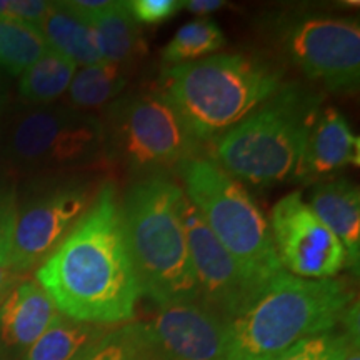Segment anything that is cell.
Listing matches in <instances>:
<instances>
[{
	"label": "cell",
	"mask_w": 360,
	"mask_h": 360,
	"mask_svg": "<svg viewBox=\"0 0 360 360\" xmlns=\"http://www.w3.org/2000/svg\"><path fill=\"white\" fill-rule=\"evenodd\" d=\"M267 220L278 262L290 276L323 281L335 278L347 269L344 245L314 214L300 192L283 195Z\"/></svg>",
	"instance_id": "12"
},
{
	"label": "cell",
	"mask_w": 360,
	"mask_h": 360,
	"mask_svg": "<svg viewBox=\"0 0 360 360\" xmlns=\"http://www.w3.org/2000/svg\"><path fill=\"white\" fill-rule=\"evenodd\" d=\"M224 0H187V2H184V7H186L188 12L204 17H207L212 12L220 11V8H224Z\"/></svg>",
	"instance_id": "29"
},
{
	"label": "cell",
	"mask_w": 360,
	"mask_h": 360,
	"mask_svg": "<svg viewBox=\"0 0 360 360\" xmlns=\"http://www.w3.org/2000/svg\"><path fill=\"white\" fill-rule=\"evenodd\" d=\"M184 192L170 174L130 180L120 197L141 295L155 307L199 300L182 217Z\"/></svg>",
	"instance_id": "4"
},
{
	"label": "cell",
	"mask_w": 360,
	"mask_h": 360,
	"mask_svg": "<svg viewBox=\"0 0 360 360\" xmlns=\"http://www.w3.org/2000/svg\"><path fill=\"white\" fill-rule=\"evenodd\" d=\"M82 360H143L137 347L125 330V326L112 328L109 335H105Z\"/></svg>",
	"instance_id": "25"
},
{
	"label": "cell",
	"mask_w": 360,
	"mask_h": 360,
	"mask_svg": "<svg viewBox=\"0 0 360 360\" xmlns=\"http://www.w3.org/2000/svg\"><path fill=\"white\" fill-rule=\"evenodd\" d=\"M105 162L130 180L170 174L192 157L205 155L159 87L124 92L103 110Z\"/></svg>",
	"instance_id": "7"
},
{
	"label": "cell",
	"mask_w": 360,
	"mask_h": 360,
	"mask_svg": "<svg viewBox=\"0 0 360 360\" xmlns=\"http://www.w3.org/2000/svg\"><path fill=\"white\" fill-rule=\"evenodd\" d=\"M4 105H6V92H4V89L0 87V114H2Z\"/></svg>",
	"instance_id": "33"
},
{
	"label": "cell",
	"mask_w": 360,
	"mask_h": 360,
	"mask_svg": "<svg viewBox=\"0 0 360 360\" xmlns=\"http://www.w3.org/2000/svg\"><path fill=\"white\" fill-rule=\"evenodd\" d=\"M335 360H360V350H359V337H352L342 354Z\"/></svg>",
	"instance_id": "31"
},
{
	"label": "cell",
	"mask_w": 360,
	"mask_h": 360,
	"mask_svg": "<svg viewBox=\"0 0 360 360\" xmlns=\"http://www.w3.org/2000/svg\"><path fill=\"white\" fill-rule=\"evenodd\" d=\"M182 217L188 252L195 272L199 302L222 315L227 322L249 305L260 292L240 272L236 260L215 238L184 193Z\"/></svg>",
	"instance_id": "13"
},
{
	"label": "cell",
	"mask_w": 360,
	"mask_h": 360,
	"mask_svg": "<svg viewBox=\"0 0 360 360\" xmlns=\"http://www.w3.org/2000/svg\"><path fill=\"white\" fill-rule=\"evenodd\" d=\"M22 281V276L13 272L11 267H4L0 265V297L7 295L11 289L17 285Z\"/></svg>",
	"instance_id": "30"
},
{
	"label": "cell",
	"mask_w": 360,
	"mask_h": 360,
	"mask_svg": "<svg viewBox=\"0 0 360 360\" xmlns=\"http://www.w3.org/2000/svg\"><path fill=\"white\" fill-rule=\"evenodd\" d=\"M39 29L51 51L67 57L77 67L102 62L92 25L70 11L65 2H51Z\"/></svg>",
	"instance_id": "17"
},
{
	"label": "cell",
	"mask_w": 360,
	"mask_h": 360,
	"mask_svg": "<svg viewBox=\"0 0 360 360\" xmlns=\"http://www.w3.org/2000/svg\"><path fill=\"white\" fill-rule=\"evenodd\" d=\"M77 65L49 49L35 64L20 75L19 94L25 102L45 107L69 90Z\"/></svg>",
	"instance_id": "21"
},
{
	"label": "cell",
	"mask_w": 360,
	"mask_h": 360,
	"mask_svg": "<svg viewBox=\"0 0 360 360\" xmlns=\"http://www.w3.org/2000/svg\"><path fill=\"white\" fill-rule=\"evenodd\" d=\"M129 8L132 17L141 24H162L184 8V2L180 0H132L129 2Z\"/></svg>",
	"instance_id": "27"
},
{
	"label": "cell",
	"mask_w": 360,
	"mask_h": 360,
	"mask_svg": "<svg viewBox=\"0 0 360 360\" xmlns=\"http://www.w3.org/2000/svg\"><path fill=\"white\" fill-rule=\"evenodd\" d=\"M322 105L319 87L285 82L236 127L209 143L205 155L244 186L289 182Z\"/></svg>",
	"instance_id": "5"
},
{
	"label": "cell",
	"mask_w": 360,
	"mask_h": 360,
	"mask_svg": "<svg viewBox=\"0 0 360 360\" xmlns=\"http://www.w3.org/2000/svg\"><path fill=\"white\" fill-rule=\"evenodd\" d=\"M225 42L227 40L217 22L200 17L184 24L175 32L162 51V62L165 67H174L200 60L224 49Z\"/></svg>",
	"instance_id": "22"
},
{
	"label": "cell",
	"mask_w": 360,
	"mask_h": 360,
	"mask_svg": "<svg viewBox=\"0 0 360 360\" xmlns=\"http://www.w3.org/2000/svg\"><path fill=\"white\" fill-rule=\"evenodd\" d=\"M35 278L58 312L72 321L110 327L134 321L142 295L114 180L102 184L90 209Z\"/></svg>",
	"instance_id": "1"
},
{
	"label": "cell",
	"mask_w": 360,
	"mask_h": 360,
	"mask_svg": "<svg viewBox=\"0 0 360 360\" xmlns=\"http://www.w3.org/2000/svg\"><path fill=\"white\" fill-rule=\"evenodd\" d=\"M264 34L283 60L327 92L352 96L360 82V24L354 17L282 11L264 19Z\"/></svg>",
	"instance_id": "9"
},
{
	"label": "cell",
	"mask_w": 360,
	"mask_h": 360,
	"mask_svg": "<svg viewBox=\"0 0 360 360\" xmlns=\"http://www.w3.org/2000/svg\"><path fill=\"white\" fill-rule=\"evenodd\" d=\"M129 84V67L98 62L75 72L67 90L72 109L90 114L92 110L107 109L115 98L125 92Z\"/></svg>",
	"instance_id": "20"
},
{
	"label": "cell",
	"mask_w": 360,
	"mask_h": 360,
	"mask_svg": "<svg viewBox=\"0 0 360 360\" xmlns=\"http://www.w3.org/2000/svg\"><path fill=\"white\" fill-rule=\"evenodd\" d=\"M285 82V72L274 60L231 52L164 67L157 87L193 139L207 147L262 105Z\"/></svg>",
	"instance_id": "3"
},
{
	"label": "cell",
	"mask_w": 360,
	"mask_h": 360,
	"mask_svg": "<svg viewBox=\"0 0 360 360\" xmlns=\"http://www.w3.org/2000/svg\"><path fill=\"white\" fill-rule=\"evenodd\" d=\"M4 299H6V295H4V297H0V304H2V300H4Z\"/></svg>",
	"instance_id": "34"
},
{
	"label": "cell",
	"mask_w": 360,
	"mask_h": 360,
	"mask_svg": "<svg viewBox=\"0 0 360 360\" xmlns=\"http://www.w3.org/2000/svg\"><path fill=\"white\" fill-rule=\"evenodd\" d=\"M17 204L19 197L15 187L7 180H2L0 182V265L4 267H8V259H11Z\"/></svg>",
	"instance_id": "26"
},
{
	"label": "cell",
	"mask_w": 360,
	"mask_h": 360,
	"mask_svg": "<svg viewBox=\"0 0 360 360\" xmlns=\"http://www.w3.org/2000/svg\"><path fill=\"white\" fill-rule=\"evenodd\" d=\"M112 328L72 321L58 314L47 330L22 355V360H82L103 337L110 334Z\"/></svg>",
	"instance_id": "19"
},
{
	"label": "cell",
	"mask_w": 360,
	"mask_h": 360,
	"mask_svg": "<svg viewBox=\"0 0 360 360\" xmlns=\"http://www.w3.org/2000/svg\"><path fill=\"white\" fill-rule=\"evenodd\" d=\"M227 321L199 300L155 307L124 323L143 360H217Z\"/></svg>",
	"instance_id": "11"
},
{
	"label": "cell",
	"mask_w": 360,
	"mask_h": 360,
	"mask_svg": "<svg viewBox=\"0 0 360 360\" xmlns=\"http://www.w3.org/2000/svg\"><path fill=\"white\" fill-rule=\"evenodd\" d=\"M39 186L17 204L8 267L19 276L40 267L64 242L96 200L102 172L37 179Z\"/></svg>",
	"instance_id": "10"
},
{
	"label": "cell",
	"mask_w": 360,
	"mask_h": 360,
	"mask_svg": "<svg viewBox=\"0 0 360 360\" xmlns=\"http://www.w3.org/2000/svg\"><path fill=\"white\" fill-rule=\"evenodd\" d=\"M321 222L339 238L347 254V269L359 274L360 264V191L350 179L315 182L307 200Z\"/></svg>",
	"instance_id": "16"
},
{
	"label": "cell",
	"mask_w": 360,
	"mask_h": 360,
	"mask_svg": "<svg viewBox=\"0 0 360 360\" xmlns=\"http://www.w3.org/2000/svg\"><path fill=\"white\" fill-rule=\"evenodd\" d=\"M4 167L6 165V124H4L2 117H0V182L4 179Z\"/></svg>",
	"instance_id": "32"
},
{
	"label": "cell",
	"mask_w": 360,
	"mask_h": 360,
	"mask_svg": "<svg viewBox=\"0 0 360 360\" xmlns=\"http://www.w3.org/2000/svg\"><path fill=\"white\" fill-rule=\"evenodd\" d=\"M60 314L35 281H20L0 304V359L25 354Z\"/></svg>",
	"instance_id": "15"
},
{
	"label": "cell",
	"mask_w": 360,
	"mask_h": 360,
	"mask_svg": "<svg viewBox=\"0 0 360 360\" xmlns=\"http://www.w3.org/2000/svg\"><path fill=\"white\" fill-rule=\"evenodd\" d=\"M92 25L102 62L129 67L146 52L141 25L130 13L129 2L110 6L87 20Z\"/></svg>",
	"instance_id": "18"
},
{
	"label": "cell",
	"mask_w": 360,
	"mask_h": 360,
	"mask_svg": "<svg viewBox=\"0 0 360 360\" xmlns=\"http://www.w3.org/2000/svg\"><path fill=\"white\" fill-rule=\"evenodd\" d=\"M47 51L39 27L0 19V69L7 74L22 75Z\"/></svg>",
	"instance_id": "23"
},
{
	"label": "cell",
	"mask_w": 360,
	"mask_h": 360,
	"mask_svg": "<svg viewBox=\"0 0 360 360\" xmlns=\"http://www.w3.org/2000/svg\"><path fill=\"white\" fill-rule=\"evenodd\" d=\"M49 8L51 2L42 0H0V19L40 27Z\"/></svg>",
	"instance_id": "28"
},
{
	"label": "cell",
	"mask_w": 360,
	"mask_h": 360,
	"mask_svg": "<svg viewBox=\"0 0 360 360\" xmlns=\"http://www.w3.org/2000/svg\"><path fill=\"white\" fill-rule=\"evenodd\" d=\"M6 165L47 179L107 169L101 117L65 105L34 107L6 127Z\"/></svg>",
	"instance_id": "8"
},
{
	"label": "cell",
	"mask_w": 360,
	"mask_h": 360,
	"mask_svg": "<svg viewBox=\"0 0 360 360\" xmlns=\"http://www.w3.org/2000/svg\"><path fill=\"white\" fill-rule=\"evenodd\" d=\"M360 165V139L337 107L321 110L310 130L292 182H321Z\"/></svg>",
	"instance_id": "14"
},
{
	"label": "cell",
	"mask_w": 360,
	"mask_h": 360,
	"mask_svg": "<svg viewBox=\"0 0 360 360\" xmlns=\"http://www.w3.org/2000/svg\"><path fill=\"white\" fill-rule=\"evenodd\" d=\"M352 337H359V332L347 330L340 323L330 330L299 342L277 360H335Z\"/></svg>",
	"instance_id": "24"
},
{
	"label": "cell",
	"mask_w": 360,
	"mask_h": 360,
	"mask_svg": "<svg viewBox=\"0 0 360 360\" xmlns=\"http://www.w3.org/2000/svg\"><path fill=\"white\" fill-rule=\"evenodd\" d=\"M179 186L215 238L255 289L282 272L269 220L244 184L207 155L184 160L174 170Z\"/></svg>",
	"instance_id": "6"
},
{
	"label": "cell",
	"mask_w": 360,
	"mask_h": 360,
	"mask_svg": "<svg viewBox=\"0 0 360 360\" xmlns=\"http://www.w3.org/2000/svg\"><path fill=\"white\" fill-rule=\"evenodd\" d=\"M354 302L347 277L309 281L282 270L227 323L217 360H277L299 342L340 326Z\"/></svg>",
	"instance_id": "2"
}]
</instances>
